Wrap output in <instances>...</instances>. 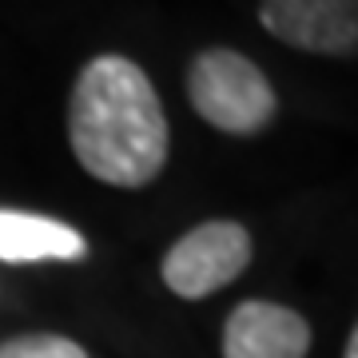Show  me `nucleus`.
Wrapping results in <instances>:
<instances>
[{"label": "nucleus", "mask_w": 358, "mask_h": 358, "mask_svg": "<svg viewBox=\"0 0 358 358\" xmlns=\"http://www.w3.org/2000/svg\"><path fill=\"white\" fill-rule=\"evenodd\" d=\"M307 319L271 299H247L223 322V358H307Z\"/></svg>", "instance_id": "39448f33"}, {"label": "nucleus", "mask_w": 358, "mask_h": 358, "mask_svg": "<svg viewBox=\"0 0 358 358\" xmlns=\"http://www.w3.org/2000/svg\"><path fill=\"white\" fill-rule=\"evenodd\" d=\"M88 255V239L60 219L0 207V263H76Z\"/></svg>", "instance_id": "423d86ee"}, {"label": "nucleus", "mask_w": 358, "mask_h": 358, "mask_svg": "<svg viewBox=\"0 0 358 358\" xmlns=\"http://www.w3.org/2000/svg\"><path fill=\"white\" fill-rule=\"evenodd\" d=\"M251 263V235L235 219H207L179 235L164 255V282L179 299H207L235 282Z\"/></svg>", "instance_id": "7ed1b4c3"}, {"label": "nucleus", "mask_w": 358, "mask_h": 358, "mask_svg": "<svg viewBox=\"0 0 358 358\" xmlns=\"http://www.w3.org/2000/svg\"><path fill=\"white\" fill-rule=\"evenodd\" d=\"M68 140L92 179L148 187L167 164V115L148 72L115 52L88 60L68 100Z\"/></svg>", "instance_id": "f257e3e1"}, {"label": "nucleus", "mask_w": 358, "mask_h": 358, "mask_svg": "<svg viewBox=\"0 0 358 358\" xmlns=\"http://www.w3.org/2000/svg\"><path fill=\"white\" fill-rule=\"evenodd\" d=\"M343 358H358V322H355V331H350V338H346V355Z\"/></svg>", "instance_id": "6e6552de"}, {"label": "nucleus", "mask_w": 358, "mask_h": 358, "mask_svg": "<svg viewBox=\"0 0 358 358\" xmlns=\"http://www.w3.org/2000/svg\"><path fill=\"white\" fill-rule=\"evenodd\" d=\"M271 36L315 56H358V0H263Z\"/></svg>", "instance_id": "20e7f679"}, {"label": "nucleus", "mask_w": 358, "mask_h": 358, "mask_svg": "<svg viewBox=\"0 0 358 358\" xmlns=\"http://www.w3.org/2000/svg\"><path fill=\"white\" fill-rule=\"evenodd\" d=\"M187 100L227 136H255L279 112V96L263 68L235 48H203L195 56L187 68Z\"/></svg>", "instance_id": "f03ea898"}, {"label": "nucleus", "mask_w": 358, "mask_h": 358, "mask_svg": "<svg viewBox=\"0 0 358 358\" xmlns=\"http://www.w3.org/2000/svg\"><path fill=\"white\" fill-rule=\"evenodd\" d=\"M0 358H88V350L64 334H13L0 343Z\"/></svg>", "instance_id": "0eeeda50"}]
</instances>
